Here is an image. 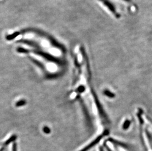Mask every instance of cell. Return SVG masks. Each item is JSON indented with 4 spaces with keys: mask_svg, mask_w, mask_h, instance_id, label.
Listing matches in <instances>:
<instances>
[{
    "mask_svg": "<svg viewBox=\"0 0 152 151\" xmlns=\"http://www.w3.org/2000/svg\"><path fill=\"white\" fill-rule=\"evenodd\" d=\"M117 18H119L120 17V15L116 10V9L113 4L109 0H99Z\"/></svg>",
    "mask_w": 152,
    "mask_h": 151,
    "instance_id": "1",
    "label": "cell"
},
{
    "mask_svg": "<svg viewBox=\"0 0 152 151\" xmlns=\"http://www.w3.org/2000/svg\"><path fill=\"white\" fill-rule=\"evenodd\" d=\"M103 136H99L98 137V138H96V139H95L94 141H93L92 143H91L90 144H89L86 147H84L83 149H82L80 151H88L89 149L92 148V147L96 145L98 142H99V141L101 140V139L102 138Z\"/></svg>",
    "mask_w": 152,
    "mask_h": 151,
    "instance_id": "2",
    "label": "cell"
},
{
    "mask_svg": "<svg viewBox=\"0 0 152 151\" xmlns=\"http://www.w3.org/2000/svg\"><path fill=\"white\" fill-rule=\"evenodd\" d=\"M16 138V136H13L11 137L10 139L7 140V141H6V142L4 143V145H3V147L0 149V151H3L4 150V148L6 147L10 143L12 142V141H13Z\"/></svg>",
    "mask_w": 152,
    "mask_h": 151,
    "instance_id": "3",
    "label": "cell"
},
{
    "mask_svg": "<svg viewBox=\"0 0 152 151\" xmlns=\"http://www.w3.org/2000/svg\"><path fill=\"white\" fill-rule=\"evenodd\" d=\"M129 124H130V122H129V121H127L125 123V125H124V128H128V126H129Z\"/></svg>",
    "mask_w": 152,
    "mask_h": 151,
    "instance_id": "4",
    "label": "cell"
},
{
    "mask_svg": "<svg viewBox=\"0 0 152 151\" xmlns=\"http://www.w3.org/2000/svg\"><path fill=\"white\" fill-rule=\"evenodd\" d=\"M12 151H17V145L16 143H14L12 146Z\"/></svg>",
    "mask_w": 152,
    "mask_h": 151,
    "instance_id": "5",
    "label": "cell"
},
{
    "mask_svg": "<svg viewBox=\"0 0 152 151\" xmlns=\"http://www.w3.org/2000/svg\"><path fill=\"white\" fill-rule=\"evenodd\" d=\"M126 1H128V2H129V1H131V0H125Z\"/></svg>",
    "mask_w": 152,
    "mask_h": 151,
    "instance_id": "6",
    "label": "cell"
},
{
    "mask_svg": "<svg viewBox=\"0 0 152 151\" xmlns=\"http://www.w3.org/2000/svg\"><path fill=\"white\" fill-rule=\"evenodd\" d=\"M100 151H103L101 148H100Z\"/></svg>",
    "mask_w": 152,
    "mask_h": 151,
    "instance_id": "7",
    "label": "cell"
}]
</instances>
